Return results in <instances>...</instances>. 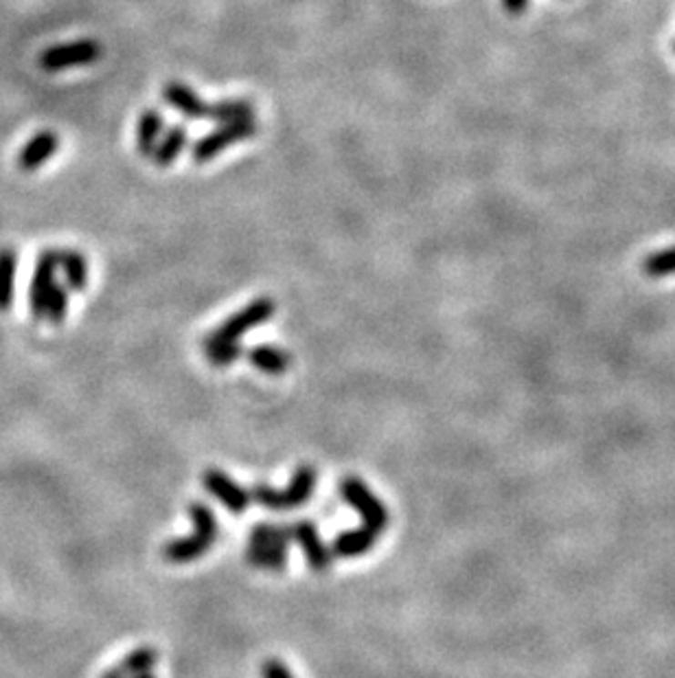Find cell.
<instances>
[{
	"label": "cell",
	"instance_id": "obj_1",
	"mask_svg": "<svg viewBox=\"0 0 675 678\" xmlns=\"http://www.w3.org/2000/svg\"><path fill=\"white\" fill-rule=\"evenodd\" d=\"M189 516L193 520V534L182 538H171L163 547V558L171 564H189L196 562L215 545L218 538V516L213 508H209L202 500L189 503Z\"/></svg>",
	"mask_w": 675,
	"mask_h": 678
},
{
	"label": "cell",
	"instance_id": "obj_2",
	"mask_svg": "<svg viewBox=\"0 0 675 678\" xmlns=\"http://www.w3.org/2000/svg\"><path fill=\"white\" fill-rule=\"evenodd\" d=\"M316 481H318L316 467L303 464L294 470L288 488L277 489L268 486V483H255V486L251 488V498L255 500L257 505H261L263 509H270V512H290V509L303 508L307 500L312 498Z\"/></svg>",
	"mask_w": 675,
	"mask_h": 678
},
{
	"label": "cell",
	"instance_id": "obj_3",
	"mask_svg": "<svg viewBox=\"0 0 675 678\" xmlns=\"http://www.w3.org/2000/svg\"><path fill=\"white\" fill-rule=\"evenodd\" d=\"M340 497L344 498V503L349 508H353L360 514L362 523L366 527L375 529L377 534L388 529V525H391V512H388L386 505L373 494V489L362 478L344 477L340 481Z\"/></svg>",
	"mask_w": 675,
	"mask_h": 678
},
{
	"label": "cell",
	"instance_id": "obj_4",
	"mask_svg": "<svg viewBox=\"0 0 675 678\" xmlns=\"http://www.w3.org/2000/svg\"><path fill=\"white\" fill-rule=\"evenodd\" d=\"M277 312V305L270 297H259L251 303L244 305L240 312H235L233 316H229L220 327H215L209 334L207 341L210 343H240V338L248 334L255 327L268 323Z\"/></svg>",
	"mask_w": 675,
	"mask_h": 678
},
{
	"label": "cell",
	"instance_id": "obj_5",
	"mask_svg": "<svg viewBox=\"0 0 675 678\" xmlns=\"http://www.w3.org/2000/svg\"><path fill=\"white\" fill-rule=\"evenodd\" d=\"M257 134V123L255 119L248 121H233V123H220L215 130L204 134L202 139H198L196 145L191 148V159L193 163H209L215 156H220L226 148L237 145L241 141H248Z\"/></svg>",
	"mask_w": 675,
	"mask_h": 678
},
{
	"label": "cell",
	"instance_id": "obj_6",
	"mask_svg": "<svg viewBox=\"0 0 675 678\" xmlns=\"http://www.w3.org/2000/svg\"><path fill=\"white\" fill-rule=\"evenodd\" d=\"M101 57V45L97 40H75L66 45L46 48L40 56V67L48 73L66 71L73 67L93 64Z\"/></svg>",
	"mask_w": 675,
	"mask_h": 678
},
{
	"label": "cell",
	"instance_id": "obj_7",
	"mask_svg": "<svg viewBox=\"0 0 675 678\" xmlns=\"http://www.w3.org/2000/svg\"><path fill=\"white\" fill-rule=\"evenodd\" d=\"M202 483L210 497L218 498L230 514H244L251 508V489L241 488L235 478H230L220 467H209L202 475Z\"/></svg>",
	"mask_w": 675,
	"mask_h": 678
},
{
	"label": "cell",
	"instance_id": "obj_8",
	"mask_svg": "<svg viewBox=\"0 0 675 678\" xmlns=\"http://www.w3.org/2000/svg\"><path fill=\"white\" fill-rule=\"evenodd\" d=\"M291 542H296V545L303 549L307 564H310L314 571H327V569L332 567L333 553L332 549L325 545V540H322L314 520L310 519L296 520V523L291 525Z\"/></svg>",
	"mask_w": 675,
	"mask_h": 678
},
{
	"label": "cell",
	"instance_id": "obj_9",
	"mask_svg": "<svg viewBox=\"0 0 675 678\" xmlns=\"http://www.w3.org/2000/svg\"><path fill=\"white\" fill-rule=\"evenodd\" d=\"M59 268V251H45L36 262L34 279H31L29 290V303L34 319H45V308L48 293H51L53 283H56V271Z\"/></svg>",
	"mask_w": 675,
	"mask_h": 678
},
{
	"label": "cell",
	"instance_id": "obj_10",
	"mask_svg": "<svg viewBox=\"0 0 675 678\" xmlns=\"http://www.w3.org/2000/svg\"><path fill=\"white\" fill-rule=\"evenodd\" d=\"M163 97H165L167 106H171L176 112H180L185 119L207 121L209 104L196 93V90L189 88L187 84L167 82L163 88Z\"/></svg>",
	"mask_w": 675,
	"mask_h": 678
},
{
	"label": "cell",
	"instance_id": "obj_11",
	"mask_svg": "<svg viewBox=\"0 0 675 678\" xmlns=\"http://www.w3.org/2000/svg\"><path fill=\"white\" fill-rule=\"evenodd\" d=\"M377 531L371 529V527L362 525V527H355V529H347L343 531V534H338L336 538H333L332 542V553L333 558H344V560H351V558H360L364 556V553H369L371 549H375L377 545Z\"/></svg>",
	"mask_w": 675,
	"mask_h": 678
},
{
	"label": "cell",
	"instance_id": "obj_12",
	"mask_svg": "<svg viewBox=\"0 0 675 678\" xmlns=\"http://www.w3.org/2000/svg\"><path fill=\"white\" fill-rule=\"evenodd\" d=\"M59 149V137L51 130L37 132L29 143L20 149L18 167L23 171H34L42 167Z\"/></svg>",
	"mask_w": 675,
	"mask_h": 678
},
{
	"label": "cell",
	"instance_id": "obj_13",
	"mask_svg": "<svg viewBox=\"0 0 675 678\" xmlns=\"http://www.w3.org/2000/svg\"><path fill=\"white\" fill-rule=\"evenodd\" d=\"M163 128H165L163 112L156 110V108H148V110L140 112L137 123V149L140 156H152L160 137H163Z\"/></svg>",
	"mask_w": 675,
	"mask_h": 678
},
{
	"label": "cell",
	"instance_id": "obj_14",
	"mask_svg": "<svg viewBox=\"0 0 675 678\" xmlns=\"http://www.w3.org/2000/svg\"><path fill=\"white\" fill-rule=\"evenodd\" d=\"M248 360L252 367L268 375H283L291 365L290 352L277 345H255L248 352Z\"/></svg>",
	"mask_w": 675,
	"mask_h": 678
},
{
	"label": "cell",
	"instance_id": "obj_15",
	"mask_svg": "<svg viewBox=\"0 0 675 678\" xmlns=\"http://www.w3.org/2000/svg\"><path fill=\"white\" fill-rule=\"evenodd\" d=\"M187 141H189L187 126L169 128V130L160 137L159 145H156V149L152 152V160L159 167H169L174 160H178L182 149L187 148Z\"/></svg>",
	"mask_w": 675,
	"mask_h": 678
},
{
	"label": "cell",
	"instance_id": "obj_16",
	"mask_svg": "<svg viewBox=\"0 0 675 678\" xmlns=\"http://www.w3.org/2000/svg\"><path fill=\"white\" fill-rule=\"evenodd\" d=\"M255 119V106L248 99H220L209 106L207 121L213 123H233Z\"/></svg>",
	"mask_w": 675,
	"mask_h": 678
},
{
	"label": "cell",
	"instance_id": "obj_17",
	"mask_svg": "<svg viewBox=\"0 0 675 678\" xmlns=\"http://www.w3.org/2000/svg\"><path fill=\"white\" fill-rule=\"evenodd\" d=\"M59 268H62L64 277H66V288L79 290L86 288L88 283V262L79 251H59Z\"/></svg>",
	"mask_w": 675,
	"mask_h": 678
},
{
	"label": "cell",
	"instance_id": "obj_18",
	"mask_svg": "<svg viewBox=\"0 0 675 678\" xmlns=\"http://www.w3.org/2000/svg\"><path fill=\"white\" fill-rule=\"evenodd\" d=\"M251 547H283L291 545V525H274V523H259L252 527L248 536Z\"/></svg>",
	"mask_w": 675,
	"mask_h": 678
},
{
	"label": "cell",
	"instance_id": "obj_19",
	"mask_svg": "<svg viewBox=\"0 0 675 678\" xmlns=\"http://www.w3.org/2000/svg\"><path fill=\"white\" fill-rule=\"evenodd\" d=\"M18 255L14 249H0V312L9 310L14 303V279Z\"/></svg>",
	"mask_w": 675,
	"mask_h": 678
},
{
	"label": "cell",
	"instance_id": "obj_20",
	"mask_svg": "<svg viewBox=\"0 0 675 678\" xmlns=\"http://www.w3.org/2000/svg\"><path fill=\"white\" fill-rule=\"evenodd\" d=\"M248 564L266 571H283L288 567V549L283 547H251L246 549Z\"/></svg>",
	"mask_w": 675,
	"mask_h": 678
},
{
	"label": "cell",
	"instance_id": "obj_21",
	"mask_svg": "<svg viewBox=\"0 0 675 678\" xmlns=\"http://www.w3.org/2000/svg\"><path fill=\"white\" fill-rule=\"evenodd\" d=\"M156 661H159V652H156L152 645H140V648L132 650L118 667H121V672L126 676H137L143 674V672H152Z\"/></svg>",
	"mask_w": 675,
	"mask_h": 678
},
{
	"label": "cell",
	"instance_id": "obj_22",
	"mask_svg": "<svg viewBox=\"0 0 675 678\" xmlns=\"http://www.w3.org/2000/svg\"><path fill=\"white\" fill-rule=\"evenodd\" d=\"M642 272L653 279L675 274V246H669V249L656 251L651 252V255H647L645 260H642Z\"/></svg>",
	"mask_w": 675,
	"mask_h": 678
},
{
	"label": "cell",
	"instance_id": "obj_23",
	"mask_svg": "<svg viewBox=\"0 0 675 678\" xmlns=\"http://www.w3.org/2000/svg\"><path fill=\"white\" fill-rule=\"evenodd\" d=\"M204 354L213 367H229L235 360L244 356V349L240 343H210L204 341Z\"/></svg>",
	"mask_w": 675,
	"mask_h": 678
},
{
	"label": "cell",
	"instance_id": "obj_24",
	"mask_svg": "<svg viewBox=\"0 0 675 678\" xmlns=\"http://www.w3.org/2000/svg\"><path fill=\"white\" fill-rule=\"evenodd\" d=\"M66 310H68V288L56 282L53 283L51 293H48L45 319L51 321L53 325H59V323L66 319Z\"/></svg>",
	"mask_w": 675,
	"mask_h": 678
},
{
	"label": "cell",
	"instance_id": "obj_25",
	"mask_svg": "<svg viewBox=\"0 0 675 678\" xmlns=\"http://www.w3.org/2000/svg\"><path fill=\"white\" fill-rule=\"evenodd\" d=\"M261 678H294L290 667L279 659H268L261 665Z\"/></svg>",
	"mask_w": 675,
	"mask_h": 678
},
{
	"label": "cell",
	"instance_id": "obj_26",
	"mask_svg": "<svg viewBox=\"0 0 675 678\" xmlns=\"http://www.w3.org/2000/svg\"><path fill=\"white\" fill-rule=\"evenodd\" d=\"M502 7L506 9V14L520 15V14L527 12L528 0H502Z\"/></svg>",
	"mask_w": 675,
	"mask_h": 678
},
{
	"label": "cell",
	"instance_id": "obj_27",
	"mask_svg": "<svg viewBox=\"0 0 675 678\" xmlns=\"http://www.w3.org/2000/svg\"><path fill=\"white\" fill-rule=\"evenodd\" d=\"M101 678H128V676L123 674L121 667H115V670H107V672H104V676H101Z\"/></svg>",
	"mask_w": 675,
	"mask_h": 678
},
{
	"label": "cell",
	"instance_id": "obj_28",
	"mask_svg": "<svg viewBox=\"0 0 675 678\" xmlns=\"http://www.w3.org/2000/svg\"><path fill=\"white\" fill-rule=\"evenodd\" d=\"M129 678H156L152 672H143V674H137V676H129Z\"/></svg>",
	"mask_w": 675,
	"mask_h": 678
},
{
	"label": "cell",
	"instance_id": "obj_29",
	"mask_svg": "<svg viewBox=\"0 0 675 678\" xmlns=\"http://www.w3.org/2000/svg\"><path fill=\"white\" fill-rule=\"evenodd\" d=\"M673 51H675V42H673Z\"/></svg>",
	"mask_w": 675,
	"mask_h": 678
}]
</instances>
